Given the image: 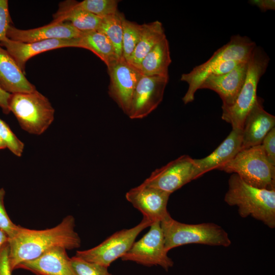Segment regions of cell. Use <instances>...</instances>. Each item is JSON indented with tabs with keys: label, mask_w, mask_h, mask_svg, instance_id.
Returning a JSON list of instances; mask_svg holds the SVG:
<instances>
[{
	"label": "cell",
	"mask_w": 275,
	"mask_h": 275,
	"mask_svg": "<svg viewBox=\"0 0 275 275\" xmlns=\"http://www.w3.org/2000/svg\"><path fill=\"white\" fill-rule=\"evenodd\" d=\"M75 219L65 216L57 226L44 230L19 227L14 236L9 238V261L12 271L22 262L35 259L56 247L73 250L80 247L81 240L75 231Z\"/></svg>",
	"instance_id": "1"
},
{
	"label": "cell",
	"mask_w": 275,
	"mask_h": 275,
	"mask_svg": "<svg viewBox=\"0 0 275 275\" xmlns=\"http://www.w3.org/2000/svg\"><path fill=\"white\" fill-rule=\"evenodd\" d=\"M230 206H236L242 217L251 216L270 228L275 227V189L251 186L237 174H232L224 197Z\"/></svg>",
	"instance_id": "2"
},
{
	"label": "cell",
	"mask_w": 275,
	"mask_h": 275,
	"mask_svg": "<svg viewBox=\"0 0 275 275\" xmlns=\"http://www.w3.org/2000/svg\"><path fill=\"white\" fill-rule=\"evenodd\" d=\"M165 248L170 250L189 244L228 247L231 244L227 232L213 223L188 224L179 222L169 214L160 222Z\"/></svg>",
	"instance_id": "3"
},
{
	"label": "cell",
	"mask_w": 275,
	"mask_h": 275,
	"mask_svg": "<svg viewBox=\"0 0 275 275\" xmlns=\"http://www.w3.org/2000/svg\"><path fill=\"white\" fill-rule=\"evenodd\" d=\"M269 62L266 52L256 45L248 61L246 78L235 102L231 106L222 108V119L230 123L232 129H242L244 119L258 99V84Z\"/></svg>",
	"instance_id": "4"
},
{
	"label": "cell",
	"mask_w": 275,
	"mask_h": 275,
	"mask_svg": "<svg viewBox=\"0 0 275 275\" xmlns=\"http://www.w3.org/2000/svg\"><path fill=\"white\" fill-rule=\"evenodd\" d=\"M217 170L236 174L254 187L275 189V166L267 158L261 145L241 150Z\"/></svg>",
	"instance_id": "5"
},
{
	"label": "cell",
	"mask_w": 275,
	"mask_h": 275,
	"mask_svg": "<svg viewBox=\"0 0 275 275\" xmlns=\"http://www.w3.org/2000/svg\"><path fill=\"white\" fill-rule=\"evenodd\" d=\"M9 108L21 128L30 134L43 133L54 118L55 110L49 100L37 90L31 93L11 94Z\"/></svg>",
	"instance_id": "6"
},
{
	"label": "cell",
	"mask_w": 275,
	"mask_h": 275,
	"mask_svg": "<svg viewBox=\"0 0 275 275\" xmlns=\"http://www.w3.org/2000/svg\"><path fill=\"white\" fill-rule=\"evenodd\" d=\"M152 224L143 217L135 226L117 231L95 247L77 251L75 256L86 261L108 267L112 263L127 253L140 233Z\"/></svg>",
	"instance_id": "7"
},
{
	"label": "cell",
	"mask_w": 275,
	"mask_h": 275,
	"mask_svg": "<svg viewBox=\"0 0 275 275\" xmlns=\"http://www.w3.org/2000/svg\"><path fill=\"white\" fill-rule=\"evenodd\" d=\"M168 253L160 223L156 222L151 225L148 232L135 241L121 258L145 266L158 265L167 271L174 264Z\"/></svg>",
	"instance_id": "8"
},
{
	"label": "cell",
	"mask_w": 275,
	"mask_h": 275,
	"mask_svg": "<svg viewBox=\"0 0 275 275\" xmlns=\"http://www.w3.org/2000/svg\"><path fill=\"white\" fill-rule=\"evenodd\" d=\"M197 178L195 159L183 155L154 170L143 182L171 194Z\"/></svg>",
	"instance_id": "9"
},
{
	"label": "cell",
	"mask_w": 275,
	"mask_h": 275,
	"mask_svg": "<svg viewBox=\"0 0 275 275\" xmlns=\"http://www.w3.org/2000/svg\"><path fill=\"white\" fill-rule=\"evenodd\" d=\"M107 70L108 95L127 115L134 90L142 74L123 58L108 67Z\"/></svg>",
	"instance_id": "10"
},
{
	"label": "cell",
	"mask_w": 275,
	"mask_h": 275,
	"mask_svg": "<svg viewBox=\"0 0 275 275\" xmlns=\"http://www.w3.org/2000/svg\"><path fill=\"white\" fill-rule=\"evenodd\" d=\"M168 80L169 77L142 75L133 94L129 118L143 119L155 109L162 100Z\"/></svg>",
	"instance_id": "11"
},
{
	"label": "cell",
	"mask_w": 275,
	"mask_h": 275,
	"mask_svg": "<svg viewBox=\"0 0 275 275\" xmlns=\"http://www.w3.org/2000/svg\"><path fill=\"white\" fill-rule=\"evenodd\" d=\"M171 194L143 182L128 190L126 200L152 223L161 222L169 214L167 205Z\"/></svg>",
	"instance_id": "12"
},
{
	"label": "cell",
	"mask_w": 275,
	"mask_h": 275,
	"mask_svg": "<svg viewBox=\"0 0 275 275\" xmlns=\"http://www.w3.org/2000/svg\"><path fill=\"white\" fill-rule=\"evenodd\" d=\"M248 70V61L243 62L230 71L207 77L200 89H206L217 93L222 102V108L231 106L244 82Z\"/></svg>",
	"instance_id": "13"
},
{
	"label": "cell",
	"mask_w": 275,
	"mask_h": 275,
	"mask_svg": "<svg viewBox=\"0 0 275 275\" xmlns=\"http://www.w3.org/2000/svg\"><path fill=\"white\" fill-rule=\"evenodd\" d=\"M81 33L69 22L52 21L46 25L29 30H21L11 24L7 37L12 40L31 43L49 39L78 38Z\"/></svg>",
	"instance_id": "14"
},
{
	"label": "cell",
	"mask_w": 275,
	"mask_h": 275,
	"mask_svg": "<svg viewBox=\"0 0 275 275\" xmlns=\"http://www.w3.org/2000/svg\"><path fill=\"white\" fill-rule=\"evenodd\" d=\"M78 38L49 39L23 43L6 38L1 43L25 74L28 61L34 56L50 50L64 47H77Z\"/></svg>",
	"instance_id": "15"
},
{
	"label": "cell",
	"mask_w": 275,
	"mask_h": 275,
	"mask_svg": "<svg viewBox=\"0 0 275 275\" xmlns=\"http://www.w3.org/2000/svg\"><path fill=\"white\" fill-rule=\"evenodd\" d=\"M66 250L62 247L53 248L35 259L22 262L16 269L36 275H77Z\"/></svg>",
	"instance_id": "16"
},
{
	"label": "cell",
	"mask_w": 275,
	"mask_h": 275,
	"mask_svg": "<svg viewBox=\"0 0 275 275\" xmlns=\"http://www.w3.org/2000/svg\"><path fill=\"white\" fill-rule=\"evenodd\" d=\"M274 126L275 117L263 108L262 101L258 97L243 122L241 150L261 145Z\"/></svg>",
	"instance_id": "17"
},
{
	"label": "cell",
	"mask_w": 275,
	"mask_h": 275,
	"mask_svg": "<svg viewBox=\"0 0 275 275\" xmlns=\"http://www.w3.org/2000/svg\"><path fill=\"white\" fill-rule=\"evenodd\" d=\"M242 131L232 129L222 143L209 155L201 159H194L197 177L218 169L232 159L241 150Z\"/></svg>",
	"instance_id": "18"
},
{
	"label": "cell",
	"mask_w": 275,
	"mask_h": 275,
	"mask_svg": "<svg viewBox=\"0 0 275 275\" xmlns=\"http://www.w3.org/2000/svg\"><path fill=\"white\" fill-rule=\"evenodd\" d=\"M0 88L9 94L31 93L35 86L25 76L8 51L0 46Z\"/></svg>",
	"instance_id": "19"
},
{
	"label": "cell",
	"mask_w": 275,
	"mask_h": 275,
	"mask_svg": "<svg viewBox=\"0 0 275 275\" xmlns=\"http://www.w3.org/2000/svg\"><path fill=\"white\" fill-rule=\"evenodd\" d=\"M102 18L81 9L78 2L68 0L61 2L53 15L54 21L67 22L81 32L97 31Z\"/></svg>",
	"instance_id": "20"
},
{
	"label": "cell",
	"mask_w": 275,
	"mask_h": 275,
	"mask_svg": "<svg viewBox=\"0 0 275 275\" xmlns=\"http://www.w3.org/2000/svg\"><path fill=\"white\" fill-rule=\"evenodd\" d=\"M171 62L169 43L166 37L143 59L139 70L143 75L169 77L168 68Z\"/></svg>",
	"instance_id": "21"
},
{
	"label": "cell",
	"mask_w": 275,
	"mask_h": 275,
	"mask_svg": "<svg viewBox=\"0 0 275 275\" xmlns=\"http://www.w3.org/2000/svg\"><path fill=\"white\" fill-rule=\"evenodd\" d=\"M77 47L91 51L105 64L107 68L120 60L108 39L97 31L82 32L78 38Z\"/></svg>",
	"instance_id": "22"
},
{
	"label": "cell",
	"mask_w": 275,
	"mask_h": 275,
	"mask_svg": "<svg viewBox=\"0 0 275 275\" xmlns=\"http://www.w3.org/2000/svg\"><path fill=\"white\" fill-rule=\"evenodd\" d=\"M139 42L128 62L139 70L140 63L154 46L166 37L161 22L156 20L142 24Z\"/></svg>",
	"instance_id": "23"
},
{
	"label": "cell",
	"mask_w": 275,
	"mask_h": 275,
	"mask_svg": "<svg viewBox=\"0 0 275 275\" xmlns=\"http://www.w3.org/2000/svg\"><path fill=\"white\" fill-rule=\"evenodd\" d=\"M125 17L119 11L102 18L97 31L104 34L114 47L119 59L122 58L123 26L122 20Z\"/></svg>",
	"instance_id": "24"
},
{
	"label": "cell",
	"mask_w": 275,
	"mask_h": 275,
	"mask_svg": "<svg viewBox=\"0 0 275 275\" xmlns=\"http://www.w3.org/2000/svg\"><path fill=\"white\" fill-rule=\"evenodd\" d=\"M122 58L128 62L139 42L143 26L126 19L125 17L122 20Z\"/></svg>",
	"instance_id": "25"
},
{
	"label": "cell",
	"mask_w": 275,
	"mask_h": 275,
	"mask_svg": "<svg viewBox=\"0 0 275 275\" xmlns=\"http://www.w3.org/2000/svg\"><path fill=\"white\" fill-rule=\"evenodd\" d=\"M119 1L117 0H84L78 2L83 10L101 18L118 12Z\"/></svg>",
	"instance_id": "26"
},
{
	"label": "cell",
	"mask_w": 275,
	"mask_h": 275,
	"mask_svg": "<svg viewBox=\"0 0 275 275\" xmlns=\"http://www.w3.org/2000/svg\"><path fill=\"white\" fill-rule=\"evenodd\" d=\"M71 260L77 275H112L107 267L86 261L75 256L71 258Z\"/></svg>",
	"instance_id": "27"
},
{
	"label": "cell",
	"mask_w": 275,
	"mask_h": 275,
	"mask_svg": "<svg viewBox=\"0 0 275 275\" xmlns=\"http://www.w3.org/2000/svg\"><path fill=\"white\" fill-rule=\"evenodd\" d=\"M0 136L8 148L15 155L21 156L24 148V143L12 131L9 125L0 118Z\"/></svg>",
	"instance_id": "28"
},
{
	"label": "cell",
	"mask_w": 275,
	"mask_h": 275,
	"mask_svg": "<svg viewBox=\"0 0 275 275\" xmlns=\"http://www.w3.org/2000/svg\"><path fill=\"white\" fill-rule=\"evenodd\" d=\"M5 190L0 188V229L3 231L9 238L12 237L16 233L19 226L13 223L9 217L4 205Z\"/></svg>",
	"instance_id": "29"
},
{
	"label": "cell",
	"mask_w": 275,
	"mask_h": 275,
	"mask_svg": "<svg viewBox=\"0 0 275 275\" xmlns=\"http://www.w3.org/2000/svg\"><path fill=\"white\" fill-rule=\"evenodd\" d=\"M11 22L8 1L0 0V46L1 42L7 38V30Z\"/></svg>",
	"instance_id": "30"
},
{
	"label": "cell",
	"mask_w": 275,
	"mask_h": 275,
	"mask_svg": "<svg viewBox=\"0 0 275 275\" xmlns=\"http://www.w3.org/2000/svg\"><path fill=\"white\" fill-rule=\"evenodd\" d=\"M269 161L275 166V128L266 135L261 144Z\"/></svg>",
	"instance_id": "31"
},
{
	"label": "cell",
	"mask_w": 275,
	"mask_h": 275,
	"mask_svg": "<svg viewBox=\"0 0 275 275\" xmlns=\"http://www.w3.org/2000/svg\"><path fill=\"white\" fill-rule=\"evenodd\" d=\"M9 261V244H5L0 249V275H12Z\"/></svg>",
	"instance_id": "32"
},
{
	"label": "cell",
	"mask_w": 275,
	"mask_h": 275,
	"mask_svg": "<svg viewBox=\"0 0 275 275\" xmlns=\"http://www.w3.org/2000/svg\"><path fill=\"white\" fill-rule=\"evenodd\" d=\"M249 3L258 7L264 12L275 9V1L274 0H252L249 1Z\"/></svg>",
	"instance_id": "33"
},
{
	"label": "cell",
	"mask_w": 275,
	"mask_h": 275,
	"mask_svg": "<svg viewBox=\"0 0 275 275\" xmlns=\"http://www.w3.org/2000/svg\"><path fill=\"white\" fill-rule=\"evenodd\" d=\"M10 94L0 88V107L5 114H8L10 112L9 108V99Z\"/></svg>",
	"instance_id": "34"
},
{
	"label": "cell",
	"mask_w": 275,
	"mask_h": 275,
	"mask_svg": "<svg viewBox=\"0 0 275 275\" xmlns=\"http://www.w3.org/2000/svg\"><path fill=\"white\" fill-rule=\"evenodd\" d=\"M9 237L8 235L0 229V249L7 243L8 242Z\"/></svg>",
	"instance_id": "35"
},
{
	"label": "cell",
	"mask_w": 275,
	"mask_h": 275,
	"mask_svg": "<svg viewBox=\"0 0 275 275\" xmlns=\"http://www.w3.org/2000/svg\"><path fill=\"white\" fill-rule=\"evenodd\" d=\"M5 148H7V146L0 136V150L4 149Z\"/></svg>",
	"instance_id": "36"
}]
</instances>
